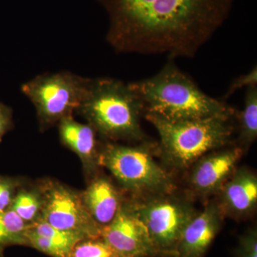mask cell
<instances>
[{"label":"cell","mask_w":257,"mask_h":257,"mask_svg":"<svg viewBox=\"0 0 257 257\" xmlns=\"http://www.w3.org/2000/svg\"><path fill=\"white\" fill-rule=\"evenodd\" d=\"M108 43L119 53L194 57L222 26L234 0H96Z\"/></svg>","instance_id":"1"},{"label":"cell","mask_w":257,"mask_h":257,"mask_svg":"<svg viewBox=\"0 0 257 257\" xmlns=\"http://www.w3.org/2000/svg\"><path fill=\"white\" fill-rule=\"evenodd\" d=\"M128 84L141 101L143 114L150 113L170 120L235 114L231 106L203 92L172 60L155 75Z\"/></svg>","instance_id":"2"},{"label":"cell","mask_w":257,"mask_h":257,"mask_svg":"<svg viewBox=\"0 0 257 257\" xmlns=\"http://www.w3.org/2000/svg\"><path fill=\"white\" fill-rule=\"evenodd\" d=\"M92 125L105 142H144L140 124L143 106L128 84L119 79H90L76 112Z\"/></svg>","instance_id":"3"},{"label":"cell","mask_w":257,"mask_h":257,"mask_svg":"<svg viewBox=\"0 0 257 257\" xmlns=\"http://www.w3.org/2000/svg\"><path fill=\"white\" fill-rule=\"evenodd\" d=\"M156 128L165 162L175 169H186L204 155L228 145L232 136L233 115L202 119L170 120L145 113Z\"/></svg>","instance_id":"4"},{"label":"cell","mask_w":257,"mask_h":257,"mask_svg":"<svg viewBox=\"0 0 257 257\" xmlns=\"http://www.w3.org/2000/svg\"><path fill=\"white\" fill-rule=\"evenodd\" d=\"M151 148L145 142L138 146L105 142L101 145L99 165L138 196L172 192V176L154 159Z\"/></svg>","instance_id":"5"},{"label":"cell","mask_w":257,"mask_h":257,"mask_svg":"<svg viewBox=\"0 0 257 257\" xmlns=\"http://www.w3.org/2000/svg\"><path fill=\"white\" fill-rule=\"evenodd\" d=\"M90 78L67 71L37 76L24 83L21 92L35 106L40 131L73 115L87 93Z\"/></svg>","instance_id":"6"},{"label":"cell","mask_w":257,"mask_h":257,"mask_svg":"<svg viewBox=\"0 0 257 257\" xmlns=\"http://www.w3.org/2000/svg\"><path fill=\"white\" fill-rule=\"evenodd\" d=\"M171 193L138 196L130 201L162 257H175L184 229L197 214L190 202Z\"/></svg>","instance_id":"7"},{"label":"cell","mask_w":257,"mask_h":257,"mask_svg":"<svg viewBox=\"0 0 257 257\" xmlns=\"http://www.w3.org/2000/svg\"><path fill=\"white\" fill-rule=\"evenodd\" d=\"M37 185L43 200L40 219L84 239L101 236L102 228L88 211L81 192L52 179H42Z\"/></svg>","instance_id":"8"},{"label":"cell","mask_w":257,"mask_h":257,"mask_svg":"<svg viewBox=\"0 0 257 257\" xmlns=\"http://www.w3.org/2000/svg\"><path fill=\"white\" fill-rule=\"evenodd\" d=\"M101 236L122 257H162L130 201H124Z\"/></svg>","instance_id":"9"},{"label":"cell","mask_w":257,"mask_h":257,"mask_svg":"<svg viewBox=\"0 0 257 257\" xmlns=\"http://www.w3.org/2000/svg\"><path fill=\"white\" fill-rule=\"evenodd\" d=\"M242 155L241 147H231L214 150L201 157L194 163L189 177L193 190L201 196L219 192L234 173Z\"/></svg>","instance_id":"10"},{"label":"cell","mask_w":257,"mask_h":257,"mask_svg":"<svg viewBox=\"0 0 257 257\" xmlns=\"http://www.w3.org/2000/svg\"><path fill=\"white\" fill-rule=\"evenodd\" d=\"M224 216L216 202L209 203L197 212L184 229L175 257H204L220 231Z\"/></svg>","instance_id":"11"},{"label":"cell","mask_w":257,"mask_h":257,"mask_svg":"<svg viewBox=\"0 0 257 257\" xmlns=\"http://www.w3.org/2000/svg\"><path fill=\"white\" fill-rule=\"evenodd\" d=\"M58 125L59 136L64 146L78 156L82 162L86 178L89 180L99 172L101 145L94 127L88 123H80L73 115L61 120Z\"/></svg>","instance_id":"12"},{"label":"cell","mask_w":257,"mask_h":257,"mask_svg":"<svg viewBox=\"0 0 257 257\" xmlns=\"http://www.w3.org/2000/svg\"><path fill=\"white\" fill-rule=\"evenodd\" d=\"M81 194L91 216L102 229L114 219L124 201L110 179L99 172L88 180Z\"/></svg>","instance_id":"13"},{"label":"cell","mask_w":257,"mask_h":257,"mask_svg":"<svg viewBox=\"0 0 257 257\" xmlns=\"http://www.w3.org/2000/svg\"><path fill=\"white\" fill-rule=\"evenodd\" d=\"M219 192V204L224 215L234 217L249 215L256 207V176L246 168L234 171Z\"/></svg>","instance_id":"14"},{"label":"cell","mask_w":257,"mask_h":257,"mask_svg":"<svg viewBox=\"0 0 257 257\" xmlns=\"http://www.w3.org/2000/svg\"><path fill=\"white\" fill-rule=\"evenodd\" d=\"M42 204V194L37 184L30 187L24 184L19 189L10 209L25 222L32 224L40 219Z\"/></svg>","instance_id":"15"},{"label":"cell","mask_w":257,"mask_h":257,"mask_svg":"<svg viewBox=\"0 0 257 257\" xmlns=\"http://www.w3.org/2000/svg\"><path fill=\"white\" fill-rule=\"evenodd\" d=\"M238 118L240 145L249 147L257 138V86L246 88L244 105Z\"/></svg>","instance_id":"16"},{"label":"cell","mask_w":257,"mask_h":257,"mask_svg":"<svg viewBox=\"0 0 257 257\" xmlns=\"http://www.w3.org/2000/svg\"><path fill=\"white\" fill-rule=\"evenodd\" d=\"M31 225L23 221L13 209L0 211V253L7 246H26L25 234Z\"/></svg>","instance_id":"17"},{"label":"cell","mask_w":257,"mask_h":257,"mask_svg":"<svg viewBox=\"0 0 257 257\" xmlns=\"http://www.w3.org/2000/svg\"><path fill=\"white\" fill-rule=\"evenodd\" d=\"M30 229L36 234L45 236L69 253L76 243L84 239L79 235L57 229L40 218L30 226Z\"/></svg>","instance_id":"18"},{"label":"cell","mask_w":257,"mask_h":257,"mask_svg":"<svg viewBox=\"0 0 257 257\" xmlns=\"http://www.w3.org/2000/svg\"><path fill=\"white\" fill-rule=\"evenodd\" d=\"M67 257H122L101 236L80 240Z\"/></svg>","instance_id":"19"},{"label":"cell","mask_w":257,"mask_h":257,"mask_svg":"<svg viewBox=\"0 0 257 257\" xmlns=\"http://www.w3.org/2000/svg\"><path fill=\"white\" fill-rule=\"evenodd\" d=\"M25 237H26V246L35 248L40 252L45 253L51 257L68 256L69 252L60 246H57L45 236L34 232L30 227L27 231Z\"/></svg>","instance_id":"20"},{"label":"cell","mask_w":257,"mask_h":257,"mask_svg":"<svg viewBox=\"0 0 257 257\" xmlns=\"http://www.w3.org/2000/svg\"><path fill=\"white\" fill-rule=\"evenodd\" d=\"M25 184L19 177L0 176V211L10 209L19 189Z\"/></svg>","instance_id":"21"},{"label":"cell","mask_w":257,"mask_h":257,"mask_svg":"<svg viewBox=\"0 0 257 257\" xmlns=\"http://www.w3.org/2000/svg\"><path fill=\"white\" fill-rule=\"evenodd\" d=\"M236 257H257V231L251 229L241 236Z\"/></svg>","instance_id":"22"},{"label":"cell","mask_w":257,"mask_h":257,"mask_svg":"<svg viewBox=\"0 0 257 257\" xmlns=\"http://www.w3.org/2000/svg\"><path fill=\"white\" fill-rule=\"evenodd\" d=\"M252 86H257V68L256 65L248 73L241 74L239 77L234 79L228 88L224 97H229L230 96L234 94L239 89L244 87H252Z\"/></svg>","instance_id":"23"},{"label":"cell","mask_w":257,"mask_h":257,"mask_svg":"<svg viewBox=\"0 0 257 257\" xmlns=\"http://www.w3.org/2000/svg\"><path fill=\"white\" fill-rule=\"evenodd\" d=\"M14 127L13 111L10 106L0 102V143L3 137Z\"/></svg>","instance_id":"24"},{"label":"cell","mask_w":257,"mask_h":257,"mask_svg":"<svg viewBox=\"0 0 257 257\" xmlns=\"http://www.w3.org/2000/svg\"><path fill=\"white\" fill-rule=\"evenodd\" d=\"M0 257H3V253H0Z\"/></svg>","instance_id":"25"}]
</instances>
